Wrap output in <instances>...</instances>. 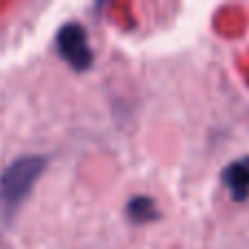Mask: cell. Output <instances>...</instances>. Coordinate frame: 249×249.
I'll use <instances>...</instances> for the list:
<instances>
[{
	"instance_id": "7a4b0ae2",
	"label": "cell",
	"mask_w": 249,
	"mask_h": 249,
	"mask_svg": "<svg viewBox=\"0 0 249 249\" xmlns=\"http://www.w3.org/2000/svg\"><path fill=\"white\" fill-rule=\"evenodd\" d=\"M57 53L59 57L70 64L77 72H83L92 66L94 61V53L90 48V42H88V35L83 31V26L79 22H68L64 24L59 31H57Z\"/></svg>"
},
{
	"instance_id": "3957f363",
	"label": "cell",
	"mask_w": 249,
	"mask_h": 249,
	"mask_svg": "<svg viewBox=\"0 0 249 249\" xmlns=\"http://www.w3.org/2000/svg\"><path fill=\"white\" fill-rule=\"evenodd\" d=\"M221 179H223L225 188L230 190L232 199H236V201L247 199L249 197V155L228 164L223 168Z\"/></svg>"
},
{
	"instance_id": "6da1fadb",
	"label": "cell",
	"mask_w": 249,
	"mask_h": 249,
	"mask_svg": "<svg viewBox=\"0 0 249 249\" xmlns=\"http://www.w3.org/2000/svg\"><path fill=\"white\" fill-rule=\"evenodd\" d=\"M46 158L44 155H22L11 162L0 175V199L4 208L13 212L33 190L42 173L46 171Z\"/></svg>"
},
{
	"instance_id": "277c9868",
	"label": "cell",
	"mask_w": 249,
	"mask_h": 249,
	"mask_svg": "<svg viewBox=\"0 0 249 249\" xmlns=\"http://www.w3.org/2000/svg\"><path fill=\"white\" fill-rule=\"evenodd\" d=\"M124 214L131 221L133 225H144L151 223L153 219H158V210H155V201L146 195H136V197L129 199L127 208H124Z\"/></svg>"
}]
</instances>
